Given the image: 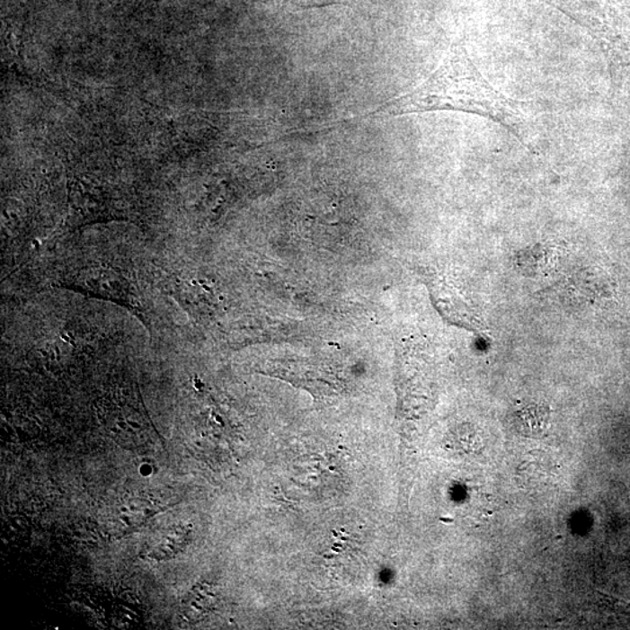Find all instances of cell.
<instances>
[{
	"label": "cell",
	"mask_w": 630,
	"mask_h": 630,
	"mask_svg": "<svg viewBox=\"0 0 630 630\" xmlns=\"http://www.w3.org/2000/svg\"><path fill=\"white\" fill-rule=\"evenodd\" d=\"M516 424L523 432H539L546 421V413L539 406H523L515 413Z\"/></svg>",
	"instance_id": "cell-3"
},
{
	"label": "cell",
	"mask_w": 630,
	"mask_h": 630,
	"mask_svg": "<svg viewBox=\"0 0 630 630\" xmlns=\"http://www.w3.org/2000/svg\"><path fill=\"white\" fill-rule=\"evenodd\" d=\"M438 111L473 113L499 123L524 142L528 116L523 104L488 84L467 50L453 46L438 68L413 92L381 105L374 113L409 115Z\"/></svg>",
	"instance_id": "cell-1"
},
{
	"label": "cell",
	"mask_w": 630,
	"mask_h": 630,
	"mask_svg": "<svg viewBox=\"0 0 630 630\" xmlns=\"http://www.w3.org/2000/svg\"><path fill=\"white\" fill-rule=\"evenodd\" d=\"M210 598L209 594L205 593L202 587H195L182 604L183 613H185L187 619L194 621L202 616L209 608Z\"/></svg>",
	"instance_id": "cell-4"
},
{
	"label": "cell",
	"mask_w": 630,
	"mask_h": 630,
	"mask_svg": "<svg viewBox=\"0 0 630 630\" xmlns=\"http://www.w3.org/2000/svg\"><path fill=\"white\" fill-rule=\"evenodd\" d=\"M558 252L551 245L537 244L522 250L516 257V265L523 275H546L554 268Z\"/></svg>",
	"instance_id": "cell-2"
}]
</instances>
